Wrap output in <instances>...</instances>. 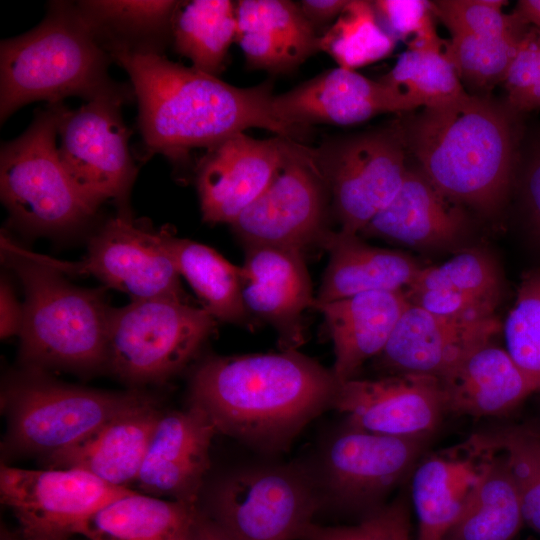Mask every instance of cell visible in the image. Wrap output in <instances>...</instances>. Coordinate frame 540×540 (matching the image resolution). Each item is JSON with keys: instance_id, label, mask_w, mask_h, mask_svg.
<instances>
[{"instance_id": "obj_49", "label": "cell", "mask_w": 540, "mask_h": 540, "mask_svg": "<svg viewBox=\"0 0 540 540\" xmlns=\"http://www.w3.org/2000/svg\"><path fill=\"white\" fill-rule=\"evenodd\" d=\"M76 535L45 537V536H27L19 531H10L6 527L1 528L0 540H77ZM86 540V539H85Z\"/></svg>"}, {"instance_id": "obj_5", "label": "cell", "mask_w": 540, "mask_h": 540, "mask_svg": "<svg viewBox=\"0 0 540 540\" xmlns=\"http://www.w3.org/2000/svg\"><path fill=\"white\" fill-rule=\"evenodd\" d=\"M1 252L25 293L19 351L27 369L91 372L106 366L111 308L104 290L71 284L7 236L1 237Z\"/></svg>"}, {"instance_id": "obj_3", "label": "cell", "mask_w": 540, "mask_h": 540, "mask_svg": "<svg viewBox=\"0 0 540 540\" xmlns=\"http://www.w3.org/2000/svg\"><path fill=\"white\" fill-rule=\"evenodd\" d=\"M516 112L487 96L423 110L399 129L425 177L444 196L481 213L499 210L514 175Z\"/></svg>"}, {"instance_id": "obj_17", "label": "cell", "mask_w": 540, "mask_h": 540, "mask_svg": "<svg viewBox=\"0 0 540 540\" xmlns=\"http://www.w3.org/2000/svg\"><path fill=\"white\" fill-rule=\"evenodd\" d=\"M332 408L355 427L403 438H430L446 414L438 378L418 373L340 383Z\"/></svg>"}, {"instance_id": "obj_47", "label": "cell", "mask_w": 540, "mask_h": 540, "mask_svg": "<svg viewBox=\"0 0 540 540\" xmlns=\"http://www.w3.org/2000/svg\"><path fill=\"white\" fill-rule=\"evenodd\" d=\"M189 540H228L199 506Z\"/></svg>"}, {"instance_id": "obj_45", "label": "cell", "mask_w": 540, "mask_h": 540, "mask_svg": "<svg viewBox=\"0 0 540 540\" xmlns=\"http://www.w3.org/2000/svg\"><path fill=\"white\" fill-rule=\"evenodd\" d=\"M23 305H20L9 282L2 278L0 286V335L1 339L20 333Z\"/></svg>"}, {"instance_id": "obj_34", "label": "cell", "mask_w": 540, "mask_h": 540, "mask_svg": "<svg viewBox=\"0 0 540 540\" xmlns=\"http://www.w3.org/2000/svg\"><path fill=\"white\" fill-rule=\"evenodd\" d=\"M443 40L407 49L396 61L383 82L405 94L417 108L453 102L467 92L446 53Z\"/></svg>"}, {"instance_id": "obj_44", "label": "cell", "mask_w": 540, "mask_h": 540, "mask_svg": "<svg viewBox=\"0 0 540 540\" xmlns=\"http://www.w3.org/2000/svg\"><path fill=\"white\" fill-rule=\"evenodd\" d=\"M520 197L527 220L540 238V140L527 153L519 179Z\"/></svg>"}, {"instance_id": "obj_33", "label": "cell", "mask_w": 540, "mask_h": 540, "mask_svg": "<svg viewBox=\"0 0 540 540\" xmlns=\"http://www.w3.org/2000/svg\"><path fill=\"white\" fill-rule=\"evenodd\" d=\"M524 518L520 497L502 451L443 540H513Z\"/></svg>"}, {"instance_id": "obj_26", "label": "cell", "mask_w": 540, "mask_h": 540, "mask_svg": "<svg viewBox=\"0 0 540 540\" xmlns=\"http://www.w3.org/2000/svg\"><path fill=\"white\" fill-rule=\"evenodd\" d=\"M162 411L157 402L119 416L82 441L44 457L47 468L78 469L115 487L135 483Z\"/></svg>"}, {"instance_id": "obj_6", "label": "cell", "mask_w": 540, "mask_h": 540, "mask_svg": "<svg viewBox=\"0 0 540 540\" xmlns=\"http://www.w3.org/2000/svg\"><path fill=\"white\" fill-rule=\"evenodd\" d=\"M157 402L138 390L111 392L65 384L27 369L3 389L6 455L48 456L82 441L109 421Z\"/></svg>"}, {"instance_id": "obj_23", "label": "cell", "mask_w": 540, "mask_h": 540, "mask_svg": "<svg viewBox=\"0 0 540 540\" xmlns=\"http://www.w3.org/2000/svg\"><path fill=\"white\" fill-rule=\"evenodd\" d=\"M446 413L473 418L504 416L535 393L507 351L483 344L438 377Z\"/></svg>"}, {"instance_id": "obj_29", "label": "cell", "mask_w": 540, "mask_h": 540, "mask_svg": "<svg viewBox=\"0 0 540 540\" xmlns=\"http://www.w3.org/2000/svg\"><path fill=\"white\" fill-rule=\"evenodd\" d=\"M199 505L130 492L98 508L75 529L86 540H189Z\"/></svg>"}, {"instance_id": "obj_35", "label": "cell", "mask_w": 540, "mask_h": 540, "mask_svg": "<svg viewBox=\"0 0 540 540\" xmlns=\"http://www.w3.org/2000/svg\"><path fill=\"white\" fill-rule=\"evenodd\" d=\"M396 41L379 23L372 1L349 0L332 26L319 36L318 47L338 67L356 71L387 57Z\"/></svg>"}, {"instance_id": "obj_15", "label": "cell", "mask_w": 540, "mask_h": 540, "mask_svg": "<svg viewBox=\"0 0 540 540\" xmlns=\"http://www.w3.org/2000/svg\"><path fill=\"white\" fill-rule=\"evenodd\" d=\"M133 489L110 485L78 469H24L2 463L0 498L27 536L74 535L106 503Z\"/></svg>"}, {"instance_id": "obj_14", "label": "cell", "mask_w": 540, "mask_h": 540, "mask_svg": "<svg viewBox=\"0 0 540 540\" xmlns=\"http://www.w3.org/2000/svg\"><path fill=\"white\" fill-rule=\"evenodd\" d=\"M39 256L65 275H92L132 300L184 296L160 230L140 225L127 213L110 218L90 238L87 254L79 262Z\"/></svg>"}, {"instance_id": "obj_1", "label": "cell", "mask_w": 540, "mask_h": 540, "mask_svg": "<svg viewBox=\"0 0 540 540\" xmlns=\"http://www.w3.org/2000/svg\"><path fill=\"white\" fill-rule=\"evenodd\" d=\"M339 383L331 369L296 350L204 359L189 382V404L217 433L272 456L332 408Z\"/></svg>"}, {"instance_id": "obj_7", "label": "cell", "mask_w": 540, "mask_h": 540, "mask_svg": "<svg viewBox=\"0 0 540 540\" xmlns=\"http://www.w3.org/2000/svg\"><path fill=\"white\" fill-rule=\"evenodd\" d=\"M200 508L228 540H298L321 511L306 462L235 467L211 485Z\"/></svg>"}, {"instance_id": "obj_39", "label": "cell", "mask_w": 540, "mask_h": 540, "mask_svg": "<svg viewBox=\"0 0 540 540\" xmlns=\"http://www.w3.org/2000/svg\"><path fill=\"white\" fill-rule=\"evenodd\" d=\"M491 431L514 479L524 524L540 536V432L527 425Z\"/></svg>"}, {"instance_id": "obj_22", "label": "cell", "mask_w": 540, "mask_h": 540, "mask_svg": "<svg viewBox=\"0 0 540 540\" xmlns=\"http://www.w3.org/2000/svg\"><path fill=\"white\" fill-rule=\"evenodd\" d=\"M242 297L248 314L272 324L282 350L304 341L302 315L313 307L312 285L302 251L273 246L246 247Z\"/></svg>"}, {"instance_id": "obj_41", "label": "cell", "mask_w": 540, "mask_h": 540, "mask_svg": "<svg viewBox=\"0 0 540 540\" xmlns=\"http://www.w3.org/2000/svg\"><path fill=\"white\" fill-rule=\"evenodd\" d=\"M298 540H412L410 499L401 493L352 525L325 526L313 521Z\"/></svg>"}, {"instance_id": "obj_50", "label": "cell", "mask_w": 540, "mask_h": 540, "mask_svg": "<svg viewBox=\"0 0 540 540\" xmlns=\"http://www.w3.org/2000/svg\"><path fill=\"white\" fill-rule=\"evenodd\" d=\"M533 31H534L536 44H537V47H538V50H539V53H540V29L536 28V27H533Z\"/></svg>"}, {"instance_id": "obj_31", "label": "cell", "mask_w": 540, "mask_h": 540, "mask_svg": "<svg viewBox=\"0 0 540 540\" xmlns=\"http://www.w3.org/2000/svg\"><path fill=\"white\" fill-rule=\"evenodd\" d=\"M162 241L183 276L216 319L243 323L249 316L242 297V270L213 248L160 230Z\"/></svg>"}, {"instance_id": "obj_8", "label": "cell", "mask_w": 540, "mask_h": 540, "mask_svg": "<svg viewBox=\"0 0 540 540\" xmlns=\"http://www.w3.org/2000/svg\"><path fill=\"white\" fill-rule=\"evenodd\" d=\"M62 102L38 111L29 127L0 152L1 199L12 219L42 233L76 229L94 210L80 194L58 152Z\"/></svg>"}, {"instance_id": "obj_27", "label": "cell", "mask_w": 540, "mask_h": 540, "mask_svg": "<svg viewBox=\"0 0 540 540\" xmlns=\"http://www.w3.org/2000/svg\"><path fill=\"white\" fill-rule=\"evenodd\" d=\"M236 18V41L252 69L288 72L319 51L318 34L292 1L240 0Z\"/></svg>"}, {"instance_id": "obj_16", "label": "cell", "mask_w": 540, "mask_h": 540, "mask_svg": "<svg viewBox=\"0 0 540 540\" xmlns=\"http://www.w3.org/2000/svg\"><path fill=\"white\" fill-rule=\"evenodd\" d=\"M499 453L492 431H484L421 457L410 476L415 540H443Z\"/></svg>"}, {"instance_id": "obj_13", "label": "cell", "mask_w": 540, "mask_h": 540, "mask_svg": "<svg viewBox=\"0 0 540 540\" xmlns=\"http://www.w3.org/2000/svg\"><path fill=\"white\" fill-rule=\"evenodd\" d=\"M329 190L310 149L294 142L281 168L231 226L246 245L302 251L320 242L325 228Z\"/></svg>"}, {"instance_id": "obj_32", "label": "cell", "mask_w": 540, "mask_h": 540, "mask_svg": "<svg viewBox=\"0 0 540 540\" xmlns=\"http://www.w3.org/2000/svg\"><path fill=\"white\" fill-rule=\"evenodd\" d=\"M236 3L230 0L178 1L171 23V41L192 67L217 76L236 41Z\"/></svg>"}, {"instance_id": "obj_42", "label": "cell", "mask_w": 540, "mask_h": 540, "mask_svg": "<svg viewBox=\"0 0 540 540\" xmlns=\"http://www.w3.org/2000/svg\"><path fill=\"white\" fill-rule=\"evenodd\" d=\"M373 8L381 26L407 49L423 47L442 40L434 23L432 2L424 0H377Z\"/></svg>"}, {"instance_id": "obj_9", "label": "cell", "mask_w": 540, "mask_h": 540, "mask_svg": "<svg viewBox=\"0 0 540 540\" xmlns=\"http://www.w3.org/2000/svg\"><path fill=\"white\" fill-rule=\"evenodd\" d=\"M429 439L376 434L344 421L306 462L321 511L358 521L382 507L389 494L410 479Z\"/></svg>"}, {"instance_id": "obj_10", "label": "cell", "mask_w": 540, "mask_h": 540, "mask_svg": "<svg viewBox=\"0 0 540 540\" xmlns=\"http://www.w3.org/2000/svg\"><path fill=\"white\" fill-rule=\"evenodd\" d=\"M216 320L204 307L174 297L111 308L106 367L131 385L165 382L195 356Z\"/></svg>"}, {"instance_id": "obj_48", "label": "cell", "mask_w": 540, "mask_h": 540, "mask_svg": "<svg viewBox=\"0 0 540 540\" xmlns=\"http://www.w3.org/2000/svg\"><path fill=\"white\" fill-rule=\"evenodd\" d=\"M514 13L526 25L540 29V0H520Z\"/></svg>"}, {"instance_id": "obj_25", "label": "cell", "mask_w": 540, "mask_h": 540, "mask_svg": "<svg viewBox=\"0 0 540 540\" xmlns=\"http://www.w3.org/2000/svg\"><path fill=\"white\" fill-rule=\"evenodd\" d=\"M408 304L405 291H375L313 303L333 341L331 371L339 384L356 378L363 364L384 350Z\"/></svg>"}, {"instance_id": "obj_30", "label": "cell", "mask_w": 540, "mask_h": 540, "mask_svg": "<svg viewBox=\"0 0 540 540\" xmlns=\"http://www.w3.org/2000/svg\"><path fill=\"white\" fill-rule=\"evenodd\" d=\"M78 11L105 51L163 54L178 1L85 0Z\"/></svg>"}, {"instance_id": "obj_40", "label": "cell", "mask_w": 540, "mask_h": 540, "mask_svg": "<svg viewBox=\"0 0 540 540\" xmlns=\"http://www.w3.org/2000/svg\"><path fill=\"white\" fill-rule=\"evenodd\" d=\"M433 11L451 34L506 38L521 37L529 28L513 12L505 14L503 0H440L431 1Z\"/></svg>"}, {"instance_id": "obj_28", "label": "cell", "mask_w": 540, "mask_h": 540, "mask_svg": "<svg viewBox=\"0 0 540 540\" xmlns=\"http://www.w3.org/2000/svg\"><path fill=\"white\" fill-rule=\"evenodd\" d=\"M320 244L329 252V262L315 303L375 291H406L423 268L404 252L371 246L359 234L342 230H327Z\"/></svg>"}, {"instance_id": "obj_36", "label": "cell", "mask_w": 540, "mask_h": 540, "mask_svg": "<svg viewBox=\"0 0 540 540\" xmlns=\"http://www.w3.org/2000/svg\"><path fill=\"white\" fill-rule=\"evenodd\" d=\"M426 290L499 304L502 278L490 254L481 249H465L442 264L423 267L406 291Z\"/></svg>"}, {"instance_id": "obj_4", "label": "cell", "mask_w": 540, "mask_h": 540, "mask_svg": "<svg viewBox=\"0 0 540 540\" xmlns=\"http://www.w3.org/2000/svg\"><path fill=\"white\" fill-rule=\"evenodd\" d=\"M111 56L84 21L76 4L54 1L42 22L0 45L1 123L34 101L59 103L69 96L87 102L135 98L132 86L109 75Z\"/></svg>"}, {"instance_id": "obj_38", "label": "cell", "mask_w": 540, "mask_h": 540, "mask_svg": "<svg viewBox=\"0 0 540 540\" xmlns=\"http://www.w3.org/2000/svg\"><path fill=\"white\" fill-rule=\"evenodd\" d=\"M502 331L505 350L540 393V269L523 277Z\"/></svg>"}, {"instance_id": "obj_18", "label": "cell", "mask_w": 540, "mask_h": 540, "mask_svg": "<svg viewBox=\"0 0 540 540\" xmlns=\"http://www.w3.org/2000/svg\"><path fill=\"white\" fill-rule=\"evenodd\" d=\"M294 142L241 132L209 148L196 172L203 220L231 224L269 186Z\"/></svg>"}, {"instance_id": "obj_21", "label": "cell", "mask_w": 540, "mask_h": 540, "mask_svg": "<svg viewBox=\"0 0 540 540\" xmlns=\"http://www.w3.org/2000/svg\"><path fill=\"white\" fill-rule=\"evenodd\" d=\"M501 330L496 316L455 319L409 302L376 359L389 374L418 373L438 378L469 352L491 342Z\"/></svg>"}, {"instance_id": "obj_46", "label": "cell", "mask_w": 540, "mask_h": 540, "mask_svg": "<svg viewBox=\"0 0 540 540\" xmlns=\"http://www.w3.org/2000/svg\"><path fill=\"white\" fill-rule=\"evenodd\" d=\"M348 0H302L298 3L305 18L317 31L336 20Z\"/></svg>"}, {"instance_id": "obj_12", "label": "cell", "mask_w": 540, "mask_h": 540, "mask_svg": "<svg viewBox=\"0 0 540 540\" xmlns=\"http://www.w3.org/2000/svg\"><path fill=\"white\" fill-rule=\"evenodd\" d=\"M123 104L112 98L88 101L76 110L67 109L59 126L60 159L96 211L110 200L124 207L137 173L128 146L130 131L122 119Z\"/></svg>"}, {"instance_id": "obj_37", "label": "cell", "mask_w": 540, "mask_h": 540, "mask_svg": "<svg viewBox=\"0 0 540 540\" xmlns=\"http://www.w3.org/2000/svg\"><path fill=\"white\" fill-rule=\"evenodd\" d=\"M524 35L495 38L455 33L445 49L462 84L484 96L483 93L503 83Z\"/></svg>"}, {"instance_id": "obj_2", "label": "cell", "mask_w": 540, "mask_h": 540, "mask_svg": "<svg viewBox=\"0 0 540 540\" xmlns=\"http://www.w3.org/2000/svg\"><path fill=\"white\" fill-rule=\"evenodd\" d=\"M111 58L130 77L146 149L173 163L187 162L192 150L209 149L249 128L300 137L275 117L270 81L236 87L155 52H117Z\"/></svg>"}, {"instance_id": "obj_19", "label": "cell", "mask_w": 540, "mask_h": 540, "mask_svg": "<svg viewBox=\"0 0 540 540\" xmlns=\"http://www.w3.org/2000/svg\"><path fill=\"white\" fill-rule=\"evenodd\" d=\"M275 117L301 136L313 124L349 126L417 109L401 91L354 70H327L272 99Z\"/></svg>"}, {"instance_id": "obj_11", "label": "cell", "mask_w": 540, "mask_h": 540, "mask_svg": "<svg viewBox=\"0 0 540 540\" xmlns=\"http://www.w3.org/2000/svg\"><path fill=\"white\" fill-rule=\"evenodd\" d=\"M310 149L332 198L340 229L360 234L399 192L408 168L397 129L324 141Z\"/></svg>"}, {"instance_id": "obj_20", "label": "cell", "mask_w": 540, "mask_h": 540, "mask_svg": "<svg viewBox=\"0 0 540 540\" xmlns=\"http://www.w3.org/2000/svg\"><path fill=\"white\" fill-rule=\"evenodd\" d=\"M217 430L199 407L162 412L135 484L140 492L199 505Z\"/></svg>"}, {"instance_id": "obj_24", "label": "cell", "mask_w": 540, "mask_h": 540, "mask_svg": "<svg viewBox=\"0 0 540 540\" xmlns=\"http://www.w3.org/2000/svg\"><path fill=\"white\" fill-rule=\"evenodd\" d=\"M467 230L459 204L438 191L421 170H407L394 199L360 234L420 249L457 244Z\"/></svg>"}, {"instance_id": "obj_43", "label": "cell", "mask_w": 540, "mask_h": 540, "mask_svg": "<svg viewBox=\"0 0 540 540\" xmlns=\"http://www.w3.org/2000/svg\"><path fill=\"white\" fill-rule=\"evenodd\" d=\"M503 84L511 110L519 114L540 109V53L532 26L522 38Z\"/></svg>"}]
</instances>
